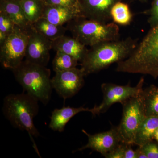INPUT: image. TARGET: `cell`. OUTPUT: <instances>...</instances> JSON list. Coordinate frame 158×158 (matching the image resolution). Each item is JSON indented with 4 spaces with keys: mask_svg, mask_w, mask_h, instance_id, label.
<instances>
[{
    "mask_svg": "<svg viewBox=\"0 0 158 158\" xmlns=\"http://www.w3.org/2000/svg\"><path fill=\"white\" fill-rule=\"evenodd\" d=\"M141 147L148 158H158V143L152 141Z\"/></svg>",
    "mask_w": 158,
    "mask_h": 158,
    "instance_id": "484cf974",
    "label": "cell"
},
{
    "mask_svg": "<svg viewBox=\"0 0 158 158\" xmlns=\"http://www.w3.org/2000/svg\"><path fill=\"white\" fill-rule=\"evenodd\" d=\"M85 77L81 69L77 67L56 72L51 79L52 87L61 97L66 100L74 96L83 88Z\"/></svg>",
    "mask_w": 158,
    "mask_h": 158,
    "instance_id": "9c48e42d",
    "label": "cell"
},
{
    "mask_svg": "<svg viewBox=\"0 0 158 158\" xmlns=\"http://www.w3.org/2000/svg\"><path fill=\"white\" fill-rule=\"evenodd\" d=\"M154 139H155L157 142L158 143V129L155 133L154 136Z\"/></svg>",
    "mask_w": 158,
    "mask_h": 158,
    "instance_id": "4dcf8cb0",
    "label": "cell"
},
{
    "mask_svg": "<svg viewBox=\"0 0 158 158\" xmlns=\"http://www.w3.org/2000/svg\"><path fill=\"white\" fill-rule=\"evenodd\" d=\"M138 39L127 37L123 40L105 41L90 47L81 62L85 76L96 73L129 56L137 47Z\"/></svg>",
    "mask_w": 158,
    "mask_h": 158,
    "instance_id": "6da1fadb",
    "label": "cell"
},
{
    "mask_svg": "<svg viewBox=\"0 0 158 158\" xmlns=\"http://www.w3.org/2000/svg\"><path fill=\"white\" fill-rule=\"evenodd\" d=\"M52 62L53 69L55 73L76 68L78 61L75 58L60 51H57Z\"/></svg>",
    "mask_w": 158,
    "mask_h": 158,
    "instance_id": "7402d4cb",
    "label": "cell"
},
{
    "mask_svg": "<svg viewBox=\"0 0 158 158\" xmlns=\"http://www.w3.org/2000/svg\"><path fill=\"white\" fill-rule=\"evenodd\" d=\"M0 11L6 13L16 25L29 32L32 24L26 17L20 0L0 1Z\"/></svg>",
    "mask_w": 158,
    "mask_h": 158,
    "instance_id": "2e32d148",
    "label": "cell"
},
{
    "mask_svg": "<svg viewBox=\"0 0 158 158\" xmlns=\"http://www.w3.org/2000/svg\"><path fill=\"white\" fill-rule=\"evenodd\" d=\"M123 0H78L81 16L106 23L112 18L113 6Z\"/></svg>",
    "mask_w": 158,
    "mask_h": 158,
    "instance_id": "7c38bea8",
    "label": "cell"
},
{
    "mask_svg": "<svg viewBox=\"0 0 158 158\" xmlns=\"http://www.w3.org/2000/svg\"><path fill=\"white\" fill-rule=\"evenodd\" d=\"M144 79L142 77L135 87L130 85H119L113 83H105L101 85L103 100L98 106L94 107L93 116L105 113L116 103H122L127 100L139 95L143 90Z\"/></svg>",
    "mask_w": 158,
    "mask_h": 158,
    "instance_id": "ba28073f",
    "label": "cell"
},
{
    "mask_svg": "<svg viewBox=\"0 0 158 158\" xmlns=\"http://www.w3.org/2000/svg\"><path fill=\"white\" fill-rule=\"evenodd\" d=\"M144 13L148 16V23L150 28L158 25V0H153L151 8Z\"/></svg>",
    "mask_w": 158,
    "mask_h": 158,
    "instance_id": "cb8c5ba5",
    "label": "cell"
},
{
    "mask_svg": "<svg viewBox=\"0 0 158 158\" xmlns=\"http://www.w3.org/2000/svg\"><path fill=\"white\" fill-rule=\"evenodd\" d=\"M26 17L31 24L42 17L45 6L44 0H20Z\"/></svg>",
    "mask_w": 158,
    "mask_h": 158,
    "instance_id": "ffe728a7",
    "label": "cell"
},
{
    "mask_svg": "<svg viewBox=\"0 0 158 158\" xmlns=\"http://www.w3.org/2000/svg\"><path fill=\"white\" fill-rule=\"evenodd\" d=\"M138 1H139V2H147L148 0H138Z\"/></svg>",
    "mask_w": 158,
    "mask_h": 158,
    "instance_id": "1f68e13d",
    "label": "cell"
},
{
    "mask_svg": "<svg viewBox=\"0 0 158 158\" xmlns=\"http://www.w3.org/2000/svg\"><path fill=\"white\" fill-rule=\"evenodd\" d=\"M38 100L28 93L10 94L5 98L3 112L5 117L15 127L28 133L34 148L40 156L34 137L40 135L34 125V118L39 111Z\"/></svg>",
    "mask_w": 158,
    "mask_h": 158,
    "instance_id": "3957f363",
    "label": "cell"
},
{
    "mask_svg": "<svg viewBox=\"0 0 158 158\" xmlns=\"http://www.w3.org/2000/svg\"><path fill=\"white\" fill-rule=\"evenodd\" d=\"M66 27L73 37L86 46L120 38L119 27L114 22L105 23L80 16L67 23Z\"/></svg>",
    "mask_w": 158,
    "mask_h": 158,
    "instance_id": "5b68a950",
    "label": "cell"
},
{
    "mask_svg": "<svg viewBox=\"0 0 158 158\" xmlns=\"http://www.w3.org/2000/svg\"><path fill=\"white\" fill-rule=\"evenodd\" d=\"M116 71L158 77V25L151 28L127 59L117 63Z\"/></svg>",
    "mask_w": 158,
    "mask_h": 158,
    "instance_id": "7a4b0ae2",
    "label": "cell"
},
{
    "mask_svg": "<svg viewBox=\"0 0 158 158\" xmlns=\"http://www.w3.org/2000/svg\"><path fill=\"white\" fill-rule=\"evenodd\" d=\"M52 49L68 54L81 62L88 49L76 38L65 35L52 41Z\"/></svg>",
    "mask_w": 158,
    "mask_h": 158,
    "instance_id": "4fadbf2b",
    "label": "cell"
},
{
    "mask_svg": "<svg viewBox=\"0 0 158 158\" xmlns=\"http://www.w3.org/2000/svg\"><path fill=\"white\" fill-rule=\"evenodd\" d=\"M29 32L15 25L14 30L0 45V62L6 69H13L25 57Z\"/></svg>",
    "mask_w": 158,
    "mask_h": 158,
    "instance_id": "52a82bcc",
    "label": "cell"
},
{
    "mask_svg": "<svg viewBox=\"0 0 158 158\" xmlns=\"http://www.w3.org/2000/svg\"><path fill=\"white\" fill-rule=\"evenodd\" d=\"M25 60L41 66H46L50 60L52 41L35 31L33 27L29 31Z\"/></svg>",
    "mask_w": 158,
    "mask_h": 158,
    "instance_id": "30bf717a",
    "label": "cell"
},
{
    "mask_svg": "<svg viewBox=\"0 0 158 158\" xmlns=\"http://www.w3.org/2000/svg\"><path fill=\"white\" fill-rule=\"evenodd\" d=\"M82 132L88 137V143L85 146L75 150L74 152L89 148L100 153L104 156L115 149L122 142L117 127L112 128L106 131L94 135L89 134L84 130H82Z\"/></svg>",
    "mask_w": 158,
    "mask_h": 158,
    "instance_id": "8fae6325",
    "label": "cell"
},
{
    "mask_svg": "<svg viewBox=\"0 0 158 158\" xmlns=\"http://www.w3.org/2000/svg\"><path fill=\"white\" fill-rule=\"evenodd\" d=\"M111 16L113 22L123 26L129 25L133 19V14L129 5L122 2L116 3L113 6L111 9Z\"/></svg>",
    "mask_w": 158,
    "mask_h": 158,
    "instance_id": "44dd1931",
    "label": "cell"
},
{
    "mask_svg": "<svg viewBox=\"0 0 158 158\" xmlns=\"http://www.w3.org/2000/svg\"><path fill=\"white\" fill-rule=\"evenodd\" d=\"M158 129V116H146L136 133L134 144L142 146L153 141Z\"/></svg>",
    "mask_w": 158,
    "mask_h": 158,
    "instance_id": "e0dca14e",
    "label": "cell"
},
{
    "mask_svg": "<svg viewBox=\"0 0 158 158\" xmlns=\"http://www.w3.org/2000/svg\"><path fill=\"white\" fill-rule=\"evenodd\" d=\"M130 144H127L125 150L124 158H137L136 150H133Z\"/></svg>",
    "mask_w": 158,
    "mask_h": 158,
    "instance_id": "83f0119b",
    "label": "cell"
},
{
    "mask_svg": "<svg viewBox=\"0 0 158 158\" xmlns=\"http://www.w3.org/2000/svg\"><path fill=\"white\" fill-rule=\"evenodd\" d=\"M44 1L46 5L65 6L80 10L78 0H44Z\"/></svg>",
    "mask_w": 158,
    "mask_h": 158,
    "instance_id": "d4e9b609",
    "label": "cell"
},
{
    "mask_svg": "<svg viewBox=\"0 0 158 158\" xmlns=\"http://www.w3.org/2000/svg\"><path fill=\"white\" fill-rule=\"evenodd\" d=\"M0 1H6V0H0Z\"/></svg>",
    "mask_w": 158,
    "mask_h": 158,
    "instance_id": "d6a6232c",
    "label": "cell"
},
{
    "mask_svg": "<svg viewBox=\"0 0 158 158\" xmlns=\"http://www.w3.org/2000/svg\"><path fill=\"white\" fill-rule=\"evenodd\" d=\"M15 24L5 12L0 11V32L9 36L14 30Z\"/></svg>",
    "mask_w": 158,
    "mask_h": 158,
    "instance_id": "603a6c76",
    "label": "cell"
},
{
    "mask_svg": "<svg viewBox=\"0 0 158 158\" xmlns=\"http://www.w3.org/2000/svg\"><path fill=\"white\" fill-rule=\"evenodd\" d=\"M137 153V158H148L147 156L143 151L142 148L141 146H138V148L136 150Z\"/></svg>",
    "mask_w": 158,
    "mask_h": 158,
    "instance_id": "f1b7e54d",
    "label": "cell"
},
{
    "mask_svg": "<svg viewBox=\"0 0 158 158\" xmlns=\"http://www.w3.org/2000/svg\"><path fill=\"white\" fill-rule=\"evenodd\" d=\"M146 116H158V87L151 85L141 93Z\"/></svg>",
    "mask_w": 158,
    "mask_h": 158,
    "instance_id": "d6986e66",
    "label": "cell"
},
{
    "mask_svg": "<svg viewBox=\"0 0 158 158\" xmlns=\"http://www.w3.org/2000/svg\"><path fill=\"white\" fill-rule=\"evenodd\" d=\"M80 16L81 11L79 9L46 4L42 17L54 24L63 26L75 18Z\"/></svg>",
    "mask_w": 158,
    "mask_h": 158,
    "instance_id": "5bb4252c",
    "label": "cell"
},
{
    "mask_svg": "<svg viewBox=\"0 0 158 158\" xmlns=\"http://www.w3.org/2000/svg\"><path fill=\"white\" fill-rule=\"evenodd\" d=\"M126 144L120 143L118 146L104 156L106 158H124Z\"/></svg>",
    "mask_w": 158,
    "mask_h": 158,
    "instance_id": "4316f807",
    "label": "cell"
},
{
    "mask_svg": "<svg viewBox=\"0 0 158 158\" xmlns=\"http://www.w3.org/2000/svg\"><path fill=\"white\" fill-rule=\"evenodd\" d=\"M123 106L121 121L117 127L121 142L130 145L134 144L138 128L146 117L141 94L121 103Z\"/></svg>",
    "mask_w": 158,
    "mask_h": 158,
    "instance_id": "8992f818",
    "label": "cell"
},
{
    "mask_svg": "<svg viewBox=\"0 0 158 158\" xmlns=\"http://www.w3.org/2000/svg\"><path fill=\"white\" fill-rule=\"evenodd\" d=\"M12 70L15 80L27 93L44 105L48 103L53 89L49 69L25 60Z\"/></svg>",
    "mask_w": 158,
    "mask_h": 158,
    "instance_id": "277c9868",
    "label": "cell"
},
{
    "mask_svg": "<svg viewBox=\"0 0 158 158\" xmlns=\"http://www.w3.org/2000/svg\"><path fill=\"white\" fill-rule=\"evenodd\" d=\"M32 26L35 31L52 41L65 35L67 31L66 27L54 24L43 17L32 24Z\"/></svg>",
    "mask_w": 158,
    "mask_h": 158,
    "instance_id": "ac0fdd59",
    "label": "cell"
},
{
    "mask_svg": "<svg viewBox=\"0 0 158 158\" xmlns=\"http://www.w3.org/2000/svg\"><path fill=\"white\" fill-rule=\"evenodd\" d=\"M8 35L2 32H0V45H2L7 39Z\"/></svg>",
    "mask_w": 158,
    "mask_h": 158,
    "instance_id": "f546056e",
    "label": "cell"
},
{
    "mask_svg": "<svg viewBox=\"0 0 158 158\" xmlns=\"http://www.w3.org/2000/svg\"><path fill=\"white\" fill-rule=\"evenodd\" d=\"M83 112H90L93 115L94 108L89 109L84 107L74 108L68 106L60 109H55L52 112L49 127L54 131L62 132L69 121L78 113Z\"/></svg>",
    "mask_w": 158,
    "mask_h": 158,
    "instance_id": "9a60e30c",
    "label": "cell"
}]
</instances>
